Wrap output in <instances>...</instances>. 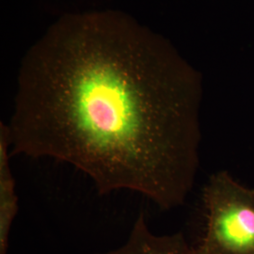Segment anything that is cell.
<instances>
[{"instance_id":"6da1fadb","label":"cell","mask_w":254,"mask_h":254,"mask_svg":"<svg viewBox=\"0 0 254 254\" xmlns=\"http://www.w3.org/2000/svg\"><path fill=\"white\" fill-rule=\"evenodd\" d=\"M200 74L132 16L65 14L22 60L10 154L70 164L100 195L177 208L200 163Z\"/></svg>"},{"instance_id":"7a4b0ae2","label":"cell","mask_w":254,"mask_h":254,"mask_svg":"<svg viewBox=\"0 0 254 254\" xmlns=\"http://www.w3.org/2000/svg\"><path fill=\"white\" fill-rule=\"evenodd\" d=\"M202 200L206 223L190 254H254V190L220 171L210 176Z\"/></svg>"},{"instance_id":"3957f363","label":"cell","mask_w":254,"mask_h":254,"mask_svg":"<svg viewBox=\"0 0 254 254\" xmlns=\"http://www.w3.org/2000/svg\"><path fill=\"white\" fill-rule=\"evenodd\" d=\"M100 254H190V246L181 234L154 235L144 214L140 213L127 242L116 250Z\"/></svg>"},{"instance_id":"277c9868","label":"cell","mask_w":254,"mask_h":254,"mask_svg":"<svg viewBox=\"0 0 254 254\" xmlns=\"http://www.w3.org/2000/svg\"><path fill=\"white\" fill-rule=\"evenodd\" d=\"M11 156L7 126L0 124V254H7L9 234L18 213L15 180L9 165Z\"/></svg>"}]
</instances>
